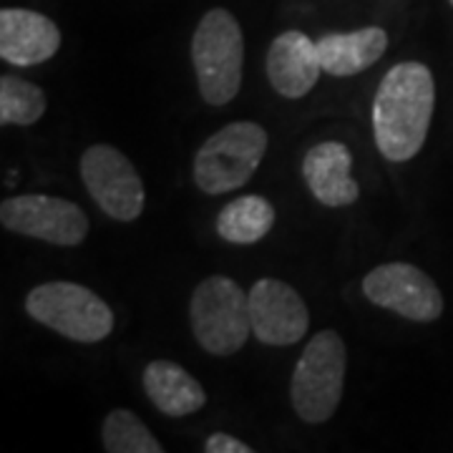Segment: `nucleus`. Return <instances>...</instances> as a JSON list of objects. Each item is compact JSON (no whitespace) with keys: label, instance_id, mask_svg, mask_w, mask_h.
Listing matches in <instances>:
<instances>
[{"label":"nucleus","instance_id":"f257e3e1","mask_svg":"<svg viewBox=\"0 0 453 453\" xmlns=\"http://www.w3.org/2000/svg\"><path fill=\"white\" fill-rule=\"evenodd\" d=\"M436 109V81L426 64L390 68L372 101V134L388 162H408L426 144Z\"/></svg>","mask_w":453,"mask_h":453},{"label":"nucleus","instance_id":"f03ea898","mask_svg":"<svg viewBox=\"0 0 453 453\" xmlns=\"http://www.w3.org/2000/svg\"><path fill=\"white\" fill-rule=\"evenodd\" d=\"M199 94L210 106H225L240 94L244 65V38L237 18L225 8H211L192 38Z\"/></svg>","mask_w":453,"mask_h":453},{"label":"nucleus","instance_id":"7ed1b4c3","mask_svg":"<svg viewBox=\"0 0 453 453\" xmlns=\"http://www.w3.org/2000/svg\"><path fill=\"white\" fill-rule=\"evenodd\" d=\"M192 333L211 356H234L252 333L250 292L234 280L211 275L196 285L189 303Z\"/></svg>","mask_w":453,"mask_h":453},{"label":"nucleus","instance_id":"20e7f679","mask_svg":"<svg viewBox=\"0 0 453 453\" xmlns=\"http://www.w3.org/2000/svg\"><path fill=\"white\" fill-rule=\"evenodd\" d=\"M267 151V131L255 121H232L211 134L195 157V184L204 195H226L244 187Z\"/></svg>","mask_w":453,"mask_h":453},{"label":"nucleus","instance_id":"39448f33","mask_svg":"<svg viewBox=\"0 0 453 453\" xmlns=\"http://www.w3.org/2000/svg\"><path fill=\"white\" fill-rule=\"evenodd\" d=\"M345 342L335 330H320L310 340L295 365L290 398L295 413L305 423L333 418L345 386Z\"/></svg>","mask_w":453,"mask_h":453},{"label":"nucleus","instance_id":"423d86ee","mask_svg":"<svg viewBox=\"0 0 453 453\" xmlns=\"http://www.w3.org/2000/svg\"><path fill=\"white\" fill-rule=\"evenodd\" d=\"M26 310L35 323L73 342H101L113 330L109 303L76 282H46L33 288L26 297Z\"/></svg>","mask_w":453,"mask_h":453},{"label":"nucleus","instance_id":"0eeeda50","mask_svg":"<svg viewBox=\"0 0 453 453\" xmlns=\"http://www.w3.org/2000/svg\"><path fill=\"white\" fill-rule=\"evenodd\" d=\"M81 179L101 211L116 222H134L144 211V181L119 149L88 146L81 157Z\"/></svg>","mask_w":453,"mask_h":453},{"label":"nucleus","instance_id":"6e6552de","mask_svg":"<svg viewBox=\"0 0 453 453\" xmlns=\"http://www.w3.org/2000/svg\"><path fill=\"white\" fill-rule=\"evenodd\" d=\"M0 222L8 232L41 242L76 247L88 234L86 211L61 196L18 195L0 204Z\"/></svg>","mask_w":453,"mask_h":453},{"label":"nucleus","instance_id":"1a4fd4ad","mask_svg":"<svg viewBox=\"0 0 453 453\" xmlns=\"http://www.w3.org/2000/svg\"><path fill=\"white\" fill-rule=\"evenodd\" d=\"M363 292L378 308L393 310L413 323H434L443 312V295L423 270L408 262H388L363 280Z\"/></svg>","mask_w":453,"mask_h":453},{"label":"nucleus","instance_id":"9d476101","mask_svg":"<svg viewBox=\"0 0 453 453\" xmlns=\"http://www.w3.org/2000/svg\"><path fill=\"white\" fill-rule=\"evenodd\" d=\"M252 333L265 345H295L305 338L310 312L300 292L282 280L265 277L250 290Z\"/></svg>","mask_w":453,"mask_h":453},{"label":"nucleus","instance_id":"9b49d317","mask_svg":"<svg viewBox=\"0 0 453 453\" xmlns=\"http://www.w3.org/2000/svg\"><path fill=\"white\" fill-rule=\"evenodd\" d=\"M318 41H310L303 31H285L267 50V79L280 96H308L320 79Z\"/></svg>","mask_w":453,"mask_h":453},{"label":"nucleus","instance_id":"f8f14e48","mask_svg":"<svg viewBox=\"0 0 453 453\" xmlns=\"http://www.w3.org/2000/svg\"><path fill=\"white\" fill-rule=\"evenodd\" d=\"M61 49V31L50 18L26 8L0 11V58L13 65H38Z\"/></svg>","mask_w":453,"mask_h":453},{"label":"nucleus","instance_id":"ddd939ff","mask_svg":"<svg viewBox=\"0 0 453 453\" xmlns=\"http://www.w3.org/2000/svg\"><path fill=\"white\" fill-rule=\"evenodd\" d=\"M353 154L340 142H323L312 146L303 162V177L312 196L325 207H348L357 202L360 189L350 177Z\"/></svg>","mask_w":453,"mask_h":453},{"label":"nucleus","instance_id":"4468645a","mask_svg":"<svg viewBox=\"0 0 453 453\" xmlns=\"http://www.w3.org/2000/svg\"><path fill=\"white\" fill-rule=\"evenodd\" d=\"M144 390L149 401L169 418L192 416L207 403V393L199 380L172 360H151L146 365Z\"/></svg>","mask_w":453,"mask_h":453},{"label":"nucleus","instance_id":"2eb2a0df","mask_svg":"<svg viewBox=\"0 0 453 453\" xmlns=\"http://www.w3.org/2000/svg\"><path fill=\"white\" fill-rule=\"evenodd\" d=\"M388 49V33L378 26H368L353 33H330L318 41V53L325 73L330 76H356L371 68Z\"/></svg>","mask_w":453,"mask_h":453},{"label":"nucleus","instance_id":"dca6fc26","mask_svg":"<svg viewBox=\"0 0 453 453\" xmlns=\"http://www.w3.org/2000/svg\"><path fill=\"white\" fill-rule=\"evenodd\" d=\"M275 225V207L257 195H247L229 202L217 214V232L225 242L255 244Z\"/></svg>","mask_w":453,"mask_h":453},{"label":"nucleus","instance_id":"f3484780","mask_svg":"<svg viewBox=\"0 0 453 453\" xmlns=\"http://www.w3.org/2000/svg\"><path fill=\"white\" fill-rule=\"evenodd\" d=\"M104 449L109 453H162V443L151 436L146 423L127 408H116L106 416L104 428Z\"/></svg>","mask_w":453,"mask_h":453},{"label":"nucleus","instance_id":"a211bd4d","mask_svg":"<svg viewBox=\"0 0 453 453\" xmlns=\"http://www.w3.org/2000/svg\"><path fill=\"white\" fill-rule=\"evenodd\" d=\"M46 94L35 83L16 76L0 79V124L31 127L46 113Z\"/></svg>","mask_w":453,"mask_h":453},{"label":"nucleus","instance_id":"6ab92c4d","mask_svg":"<svg viewBox=\"0 0 453 453\" xmlns=\"http://www.w3.org/2000/svg\"><path fill=\"white\" fill-rule=\"evenodd\" d=\"M204 451L207 453H250L252 449H250L247 443H242V441H237V438L226 436V434H214V436L207 438Z\"/></svg>","mask_w":453,"mask_h":453},{"label":"nucleus","instance_id":"aec40b11","mask_svg":"<svg viewBox=\"0 0 453 453\" xmlns=\"http://www.w3.org/2000/svg\"><path fill=\"white\" fill-rule=\"evenodd\" d=\"M451 5H453V0H451Z\"/></svg>","mask_w":453,"mask_h":453}]
</instances>
